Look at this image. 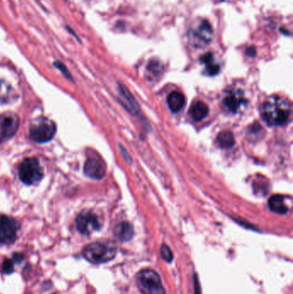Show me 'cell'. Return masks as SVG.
Segmentation results:
<instances>
[{"instance_id": "cell-3", "label": "cell", "mask_w": 293, "mask_h": 294, "mask_svg": "<svg viewBox=\"0 0 293 294\" xmlns=\"http://www.w3.org/2000/svg\"><path fill=\"white\" fill-rule=\"evenodd\" d=\"M136 283L143 294H165L160 276L152 269L146 268L139 272Z\"/></svg>"}, {"instance_id": "cell-17", "label": "cell", "mask_w": 293, "mask_h": 294, "mask_svg": "<svg viewBox=\"0 0 293 294\" xmlns=\"http://www.w3.org/2000/svg\"><path fill=\"white\" fill-rule=\"evenodd\" d=\"M217 144L223 149L232 148L235 144L234 135L230 131H223L217 137Z\"/></svg>"}, {"instance_id": "cell-7", "label": "cell", "mask_w": 293, "mask_h": 294, "mask_svg": "<svg viewBox=\"0 0 293 294\" xmlns=\"http://www.w3.org/2000/svg\"><path fill=\"white\" fill-rule=\"evenodd\" d=\"M20 124L17 114L6 112L0 116V143L10 140L17 133Z\"/></svg>"}, {"instance_id": "cell-20", "label": "cell", "mask_w": 293, "mask_h": 294, "mask_svg": "<svg viewBox=\"0 0 293 294\" xmlns=\"http://www.w3.org/2000/svg\"><path fill=\"white\" fill-rule=\"evenodd\" d=\"M3 269L4 273L11 274L14 271V262L11 260H5L3 264Z\"/></svg>"}, {"instance_id": "cell-1", "label": "cell", "mask_w": 293, "mask_h": 294, "mask_svg": "<svg viewBox=\"0 0 293 294\" xmlns=\"http://www.w3.org/2000/svg\"><path fill=\"white\" fill-rule=\"evenodd\" d=\"M263 120L269 126H283L287 123L292 113L288 100L281 96H271L261 109Z\"/></svg>"}, {"instance_id": "cell-23", "label": "cell", "mask_w": 293, "mask_h": 294, "mask_svg": "<svg viewBox=\"0 0 293 294\" xmlns=\"http://www.w3.org/2000/svg\"><path fill=\"white\" fill-rule=\"evenodd\" d=\"M247 54L250 55V56H251V55H256V49L254 48H249V49L247 50Z\"/></svg>"}, {"instance_id": "cell-16", "label": "cell", "mask_w": 293, "mask_h": 294, "mask_svg": "<svg viewBox=\"0 0 293 294\" xmlns=\"http://www.w3.org/2000/svg\"><path fill=\"white\" fill-rule=\"evenodd\" d=\"M201 60L205 65V72L208 75L214 76L219 72V65L215 62L214 57L211 53H207L203 55Z\"/></svg>"}, {"instance_id": "cell-6", "label": "cell", "mask_w": 293, "mask_h": 294, "mask_svg": "<svg viewBox=\"0 0 293 294\" xmlns=\"http://www.w3.org/2000/svg\"><path fill=\"white\" fill-rule=\"evenodd\" d=\"M56 126L53 120L48 118H39L31 124L29 135L37 143H46L55 136Z\"/></svg>"}, {"instance_id": "cell-21", "label": "cell", "mask_w": 293, "mask_h": 294, "mask_svg": "<svg viewBox=\"0 0 293 294\" xmlns=\"http://www.w3.org/2000/svg\"><path fill=\"white\" fill-rule=\"evenodd\" d=\"M55 66H57V67H58L60 71H62V72H64V74H65L66 77H68V78L71 77L70 74H69L68 71L65 69V65H63V64H61L60 62H55Z\"/></svg>"}, {"instance_id": "cell-19", "label": "cell", "mask_w": 293, "mask_h": 294, "mask_svg": "<svg viewBox=\"0 0 293 294\" xmlns=\"http://www.w3.org/2000/svg\"><path fill=\"white\" fill-rule=\"evenodd\" d=\"M161 255L164 260L168 263H171V261L173 260V253L170 247L167 246L166 244H163L161 247Z\"/></svg>"}, {"instance_id": "cell-13", "label": "cell", "mask_w": 293, "mask_h": 294, "mask_svg": "<svg viewBox=\"0 0 293 294\" xmlns=\"http://www.w3.org/2000/svg\"><path fill=\"white\" fill-rule=\"evenodd\" d=\"M133 226L128 222L119 223L115 229V235L119 241H129L133 236Z\"/></svg>"}, {"instance_id": "cell-4", "label": "cell", "mask_w": 293, "mask_h": 294, "mask_svg": "<svg viewBox=\"0 0 293 294\" xmlns=\"http://www.w3.org/2000/svg\"><path fill=\"white\" fill-rule=\"evenodd\" d=\"M212 28L209 22L202 20L190 28L188 40L193 48H203L210 44L212 39Z\"/></svg>"}, {"instance_id": "cell-8", "label": "cell", "mask_w": 293, "mask_h": 294, "mask_svg": "<svg viewBox=\"0 0 293 294\" xmlns=\"http://www.w3.org/2000/svg\"><path fill=\"white\" fill-rule=\"evenodd\" d=\"M76 226L79 233L85 236H89L101 227L97 216L89 211L82 212L78 216Z\"/></svg>"}, {"instance_id": "cell-15", "label": "cell", "mask_w": 293, "mask_h": 294, "mask_svg": "<svg viewBox=\"0 0 293 294\" xmlns=\"http://www.w3.org/2000/svg\"><path fill=\"white\" fill-rule=\"evenodd\" d=\"M208 113H209L208 106L203 102H196L192 105L191 109L189 110L190 116L196 121H200L205 119L207 117Z\"/></svg>"}, {"instance_id": "cell-10", "label": "cell", "mask_w": 293, "mask_h": 294, "mask_svg": "<svg viewBox=\"0 0 293 294\" xmlns=\"http://www.w3.org/2000/svg\"><path fill=\"white\" fill-rule=\"evenodd\" d=\"M85 173L92 179H102L106 173L105 164L98 157H89L85 164Z\"/></svg>"}, {"instance_id": "cell-11", "label": "cell", "mask_w": 293, "mask_h": 294, "mask_svg": "<svg viewBox=\"0 0 293 294\" xmlns=\"http://www.w3.org/2000/svg\"><path fill=\"white\" fill-rule=\"evenodd\" d=\"M244 103L245 100L242 93L235 89H232L226 92V95L223 99V105L225 110L232 114L236 113Z\"/></svg>"}, {"instance_id": "cell-5", "label": "cell", "mask_w": 293, "mask_h": 294, "mask_svg": "<svg viewBox=\"0 0 293 294\" xmlns=\"http://www.w3.org/2000/svg\"><path fill=\"white\" fill-rule=\"evenodd\" d=\"M18 174L21 181L27 185H33L43 177V169L34 157H28L21 163Z\"/></svg>"}, {"instance_id": "cell-14", "label": "cell", "mask_w": 293, "mask_h": 294, "mask_svg": "<svg viewBox=\"0 0 293 294\" xmlns=\"http://www.w3.org/2000/svg\"><path fill=\"white\" fill-rule=\"evenodd\" d=\"M167 103L171 111L174 113H177L181 111L184 106V96L181 92L173 91L168 96Z\"/></svg>"}, {"instance_id": "cell-18", "label": "cell", "mask_w": 293, "mask_h": 294, "mask_svg": "<svg viewBox=\"0 0 293 294\" xmlns=\"http://www.w3.org/2000/svg\"><path fill=\"white\" fill-rule=\"evenodd\" d=\"M119 94L123 99L125 100L126 105H128V110L133 114L137 113L139 110V105L137 104L136 101L130 94L129 91L124 86H119Z\"/></svg>"}, {"instance_id": "cell-9", "label": "cell", "mask_w": 293, "mask_h": 294, "mask_svg": "<svg viewBox=\"0 0 293 294\" xmlns=\"http://www.w3.org/2000/svg\"><path fill=\"white\" fill-rule=\"evenodd\" d=\"M18 225L9 216L0 215V244H10L17 238Z\"/></svg>"}, {"instance_id": "cell-12", "label": "cell", "mask_w": 293, "mask_h": 294, "mask_svg": "<svg viewBox=\"0 0 293 294\" xmlns=\"http://www.w3.org/2000/svg\"><path fill=\"white\" fill-rule=\"evenodd\" d=\"M286 200L287 198L282 195H273L268 201V206L273 212L279 214H286L289 210Z\"/></svg>"}, {"instance_id": "cell-22", "label": "cell", "mask_w": 293, "mask_h": 294, "mask_svg": "<svg viewBox=\"0 0 293 294\" xmlns=\"http://www.w3.org/2000/svg\"><path fill=\"white\" fill-rule=\"evenodd\" d=\"M23 255H21V254L16 253L13 256V260L15 263H21L22 260H23Z\"/></svg>"}, {"instance_id": "cell-2", "label": "cell", "mask_w": 293, "mask_h": 294, "mask_svg": "<svg viewBox=\"0 0 293 294\" xmlns=\"http://www.w3.org/2000/svg\"><path fill=\"white\" fill-rule=\"evenodd\" d=\"M116 252V245L111 242H95L84 249L83 256L91 264H100L113 260Z\"/></svg>"}]
</instances>
